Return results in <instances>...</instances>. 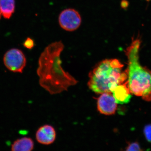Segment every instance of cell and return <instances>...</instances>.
I'll use <instances>...</instances> for the list:
<instances>
[{
  "mask_svg": "<svg viewBox=\"0 0 151 151\" xmlns=\"http://www.w3.org/2000/svg\"><path fill=\"white\" fill-rule=\"evenodd\" d=\"M15 8V0H0V12L5 18H10L14 12Z\"/></svg>",
  "mask_w": 151,
  "mask_h": 151,
  "instance_id": "30bf717a",
  "label": "cell"
},
{
  "mask_svg": "<svg viewBox=\"0 0 151 151\" xmlns=\"http://www.w3.org/2000/svg\"><path fill=\"white\" fill-rule=\"evenodd\" d=\"M144 133L147 140L151 143V124L146 125L144 129Z\"/></svg>",
  "mask_w": 151,
  "mask_h": 151,
  "instance_id": "7c38bea8",
  "label": "cell"
},
{
  "mask_svg": "<svg viewBox=\"0 0 151 151\" xmlns=\"http://www.w3.org/2000/svg\"><path fill=\"white\" fill-rule=\"evenodd\" d=\"M1 12H0V19L1 18Z\"/></svg>",
  "mask_w": 151,
  "mask_h": 151,
  "instance_id": "9a60e30c",
  "label": "cell"
},
{
  "mask_svg": "<svg viewBox=\"0 0 151 151\" xmlns=\"http://www.w3.org/2000/svg\"><path fill=\"white\" fill-rule=\"evenodd\" d=\"M97 109L101 114L110 116L115 114L117 108V103L111 92L101 94L97 102Z\"/></svg>",
  "mask_w": 151,
  "mask_h": 151,
  "instance_id": "8992f818",
  "label": "cell"
},
{
  "mask_svg": "<svg viewBox=\"0 0 151 151\" xmlns=\"http://www.w3.org/2000/svg\"><path fill=\"white\" fill-rule=\"evenodd\" d=\"M111 92L117 104H127L132 97V93L127 85V82L117 85Z\"/></svg>",
  "mask_w": 151,
  "mask_h": 151,
  "instance_id": "ba28073f",
  "label": "cell"
},
{
  "mask_svg": "<svg viewBox=\"0 0 151 151\" xmlns=\"http://www.w3.org/2000/svg\"><path fill=\"white\" fill-rule=\"evenodd\" d=\"M126 150L139 151H142V150L141 149L140 147L139 143L137 142L131 143L129 146L127 147Z\"/></svg>",
  "mask_w": 151,
  "mask_h": 151,
  "instance_id": "8fae6325",
  "label": "cell"
},
{
  "mask_svg": "<svg viewBox=\"0 0 151 151\" xmlns=\"http://www.w3.org/2000/svg\"><path fill=\"white\" fill-rule=\"evenodd\" d=\"M3 61L6 67L14 73H22L26 65L27 60L20 50L12 48L5 53Z\"/></svg>",
  "mask_w": 151,
  "mask_h": 151,
  "instance_id": "277c9868",
  "label": "cell"
},
{
  "mask_svg": "<svg viewBox=\"0 0 151 151\" xmlns=\"http://www.w3.org/2000/svg\"><path fill=\"white\" fill-rule=\"evenodd\" d=\"M147 1H150V0H147Z\"/></svg>",
  "mask_w": 151,
  "mask_h": 151,
  "instance_id": "2e32d148",
  "label": "cell"
},
{
  "mask_svg": "<svg viewBox=\"0 0 151 151\" xmlns=\"http://www.w3.org/2000/svg\"><path fill=\"white\" fill-rule=\"evenodd\" d=\"M35 137L37 141L42 145H49L55 140L56 132L50 125H44L37 131Z\"/></svg>",
  "mask_w": 151,
  "mask_h": 151,
  "instance_id": "52a82bcc",
  "label": "cell"
},
{
  "mask_svg": "<svg viewBox=\"0 0 151 151\" xmlns=\"http://www.w3.org/2000/svg\"><path fill=\"white\" fill-rule=\"evenodd\" d=\"M129 2L127 0H123L121 2V6H122V8L124 9H127L128 6H129Z\"/></svg>",
  "mask_w": 151,
  "mask_h": 151,
  "instance_id": "5bb4252c",
  "label": "cell"
},
{
  "mask_svg": "<svg viewBox=\"0 0 151 151\" xmlns=\"http://www.w3.org/2000/svg\"><path fill=\"white\" fill-rule=\"evenodd\" d=\"M58 22L63 29L73 32L78 29L81 25V16L78 11L74 9H65L60 14Z\"/></svg>",
  "mask_w": 151,
  "mask_h": 151,
  "instance_id": "5b68a950",
  "label": "cell"
},
{
  "mask_svg": "<svg viewBox=\"0 0 151 151\" xmlns=\"http://www.w3.org/2000/svg\"><path fill=\"white\" fill-rule=\"evenodd\" d=\"M139 41L135 42L127 49L129 65L126 70L127 85L131 93L142 97L143 100L151 101V70L140 65L138 58Z\"/></svg>",
  "mask_w": 151,
  "mask_h": 151,
  "instance_id": "3957f363",
  "label": "cell"
},
{
  "mask_svg": "<svg viewBox=\"0 0 151 151\" xmlns=\"http://www.w3.org/2000/svg\"><path fill=\"white\" fill-rule=\"evenodd\" d=\"M64 47L60 41L50 44L45 49L39 59L37 73L39 84L50 94L67 90L69 86L77 83L61 66L60 55Z\"/></svg>",
  "mask_w": 151,
  "mask_h": 151,
  "instance_id": "6da1fadb",
  "label": "cell"
},
{
  "mask_svg": "<svg viewBox=\"0 0 151 151\" xmlns=\"http://www.w3.org/2000/svg\"><path fill=\"white\" fill-rule=\"evenodd\" d=\"M34 147V143L31 138L24 137L17 139L11 146L13 151H31Z\"/></svg>",
  "mask_w": 151,
  "mask_h": 151,
  "instance_id": "9c48e42d",
  "label": "cell"
},
{
  "mask_svg": "<svg viewBox=\"0 0 151 151\" xmlns=\"http://www.w3.org/2000/svg\"><path fill=\"white\" fill-rule=\"evenodd\" d=\"M123 67L116 59H105L99 63L89 73V89L97 94L112 92L117 85L123 84L128 78L126 71H122Z\"/></svg>",
  "mask_w": 151,
  "mask_h": 151,
  "instance_id": "7a4b0ae2",
  "label": "cell"
},
{
  "mask_svg": "<svg viewBox=\"0 0 151 151\" xmlns=\"http://www.w3.org/2000/svg\"><path fill=\"white\" fill-rule=\"evenodd\" d=\"M34 41L31 39L27 38L24 42V45L28 49L32 48L34 46Z\"/></svg>",
  "mask_w": 151,
  "mask_h": 151,
  "instance_id": "4fadbf2b",
  "label": "cell"
}]
</instances>
